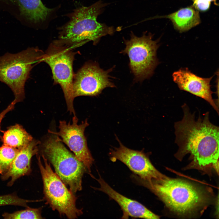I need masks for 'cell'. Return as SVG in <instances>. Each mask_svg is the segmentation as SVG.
Listing matches in <instances>:
<instances>
[{
    "instance_id": "19",
    "label": "cell",
    "mask_w": 219,
    "mask_h": 219,
    "mask_svg": "<svg viewBox=\"0 0 219 219\" xmlns=\"http://www.w3.org/2000/svg\"><path fill=\"white\" fill-rule=\"evenodd\" d=\"M41 210V208H33L29 207L12 213L5 212L2 216L5 219H42Z\"/></svg>"
},
{
    "instance_id": "14",
    "label": "cell",
    "mask_w": 219,
    "mask_h": 219,
    "mask_svg": "<svg viewBox=\"0 0 219 219\" xmlns=\"http://www.w3.org/2000/svg\"><path fill=\"white\" fill-rule=\"evenodd\" d=\"M40 144V141L33 139L26 145L19 150L8 171L1 176L2 180L10 178L8 186H12L18 179L31 172V159L33 156L38 153V146Z\"/></svg>"
},
{
    "instance_id": "20",
    "label": "cell",
    "mask_w": 219,
    "mask_h": 219,
    "mask_svg": "<svg viewBox=\"0 0 219 219\" xmlns=\"http://www.w3.org/2000/svg\"><path fill=\"white\" fill-rule=\"evenodd\" d=\"M34 200L24 199L19 197L15 193L0 196V206L12 205L29 207L27 204Z\"/></svg>"
},
{
    "instance_id": "5",
    "label": "cell",
    "mask_w": 219,
    "mask_h": 219,
    "mask_svg": "<svg viewBox=\"0 0 219 219\" xmlns=\"http://www.w3.org/2000/svg\"><path fill=\"white\" fill-rule=\"evenodd\" d=\"M41 146L42 155L51 163L56 173L69 189L74 193L81 190L83 176L87 172L83 163L65 148L55 135L49 137Z\"/></svg>"
},
{
    "instance_id": "1",
    "label": "cell",
    "mask_w": 219,
    "mask_h": 219,
    "mask_svg": "<svg viewBox=\"0 0 219 219\" xmlns=\"http://www.w3.org/2000/svg\"><path fill=\"white\" fill-rule=\"evenodd\" d=\"M182 108V119L174 124L175 141L179 147L176 156L181 158L190 154L197 168H213L218 173L219 127L210 121L209 112L196 120L186 104Z\"/></svg>"
},
{
    "instance_id": "9",
    "label": "cell",
    "mask_w": 219,
    "mask_h": 219,
    "mask_svg": "<svg viewBox=\"0 0 219 219\" xmlns=\"http://www.w3.org/2000/svg\"><path fill=\"white\" fill-rule=\"evenodd\" d=\"M72 121L71 124L70 122L67 123L65 120H60L58 132L50 130L48 132L61 137V141L66 144L75 157L83 163L90 174L94 161L84 135L85 129L89 125L88 120L86 119L81 124H78V119L75 115L73 117Z\"/></svg>"
},
{
    "instance_id": "6",
    "label": "cell",
    "mask_w": 219,
    "mask_h": 219,
    "mask_svg": "<svg viewBox=\"0 0 219 219\" xmlns=\"http://www.w3.org/2000/svg\"><path fill=\"white\" fill-rule=\"evenodd\" d=\"M73 49L56 40L49 45L40 62H44L50 66L54 83L60 85L63 91L68 111L75 116L73 90L74 76L73 64L75 54Z\"/></svg>"
},
{
    "instance_id": "2",
    "label": "cell",
    "mask_w": 219,
    "mask_h": 219,
    "mask_svg": "<svg viewBox=\"0 0 219 219\" xmlns=\"http://www.w3.org/2000/svg\"><path fill=\"white\" fill-rule=\"evenodd\" d=\"M109 4L99 0L89 6L75 9L69 15V21L61 29L57 40L73 48L90 41L95 45L102 37L113 34L116 30L113 27L97 20Z\"/></svg>"
},
{
    "instance_id": "21",
    "label": "cell",
    "mask_w": 219,
    "mask_h": 219,
    "mask_svg": "<svg viewBox=\"0 0 219 219\" xmlns=\"http://www.w3.org/2000/svg\"><path fill=\"white\" fill-rule=\"evenodd\" d=\"M210 3L207 0H194L193 6L197 10L205 11L209 8Z\"/></svg>"
},
{
    "instance_id": "4",
    "label": "cell",
    "mask_w": 219,
    "mask_h": 219,
    "mask_svg": "<svg viewBox=\"0 0 219 219\" xmlns=\"http://www.w3.org/2000/svg\"><path fill=\"white\" fill-rule=\"evenodd\" d=\"M44 53L36 47H31L0 56V81L11 89L16 103L24 99L25 83L34 64L40 62Z\"/></svg>"
},
{
    "instance_id": "17",
    "label": "cell",
    "mask_w": 219,
    "mask_h": 219,
    "mask_svg": "<svg viewBox=\"0 0 219 219\" xmlns=\"http://www.w3.org/2000/svg\"><path fill=\"white\" fill-rule=\"evenodd\" d=\"M33 139L21 125L16 124L3 132L2 140L3 144L20 150Z\"/></svg>"
},
{
    "instance_id": "3",
    "label": "cell",
    "mask_w": 219,
    "mask_h": 219,
    "mask_svg": "<svg viewBox=\"0 0 219 219\" xmlns=\"http://www.w3.org/2000/svg\"><path fill=\"white\" fill-rule=\"evenodd\" d=\"M137 181L152 191L173 212L186 214L194 212L207 203L204 192L195 186L181 180L164 176L150 182Z\"/></svg>"
},
{
    "instance_id": "13",
    "label": "cell",
    "mask_w": 219,
    "mask_h": 219,
    "mask_svg": "<svg viewBox=\"0 0 219 219\" xmlns=\"http://www.w3.org/2000/svg\"><path fill=\"white\" fill-rule=\"evenodd\" d=\"M99 177L96 180L100 185L98 188L94 189L101 191L115 200L121 207L123 212L122 218H127L129 217L145 219H158L159 217L139 202L123 196L112 188L103 179L99 173Z\"/></svg>"
},
{
    "instance_id": "16",
    "label": "cell",
    "mask_w": 219,
    "mask_h": 219,
    "mask_svg": "<svg viewBox=\"0 0 219 219\" xmlns=\"http://www.w3.org/2000/svg\"><path fill=\"white\" fill-rule=\"evenodd\" d=\"M165 17L171 20L175 29L180 32L188 31L200 22L199 12L193 6L181 9Z\"/></svg>"
},
{
    "instance_id": "10",
    "label": "cell",
    "mask_w": 219,
    "mask_h": 219,
    "mask_svg": "<svg viewBox=\"0 0 219 219\" xmlns=\"http://www.w3.org/2000/svg\"><path fill=\"white\" fill-rule=\"evenodd\" d=\"M112 70L113 68L104 70L94 63L85 64L74 75L73 84L74 98L97 96L106 88L115 87L109 74Z\"/></svg>"
},
{
    "instance_id": "22",
    "label": "cell",
    "mask_w": 219,
    "mask_h": 219,
    "mask_svg": "<svg viewBox=\"0 0 219 219\" xmlns=\"http://www.w3.org/2000/svg\"><path fill=\"white\" fill-rule=\"evenodd\" d=\"M16 104V103L13 101L5 109L0 113V126L1 121L6 114L14 108Z\"/></svg>"
},
{
    "instance_id": "23",
    "label": "cell",
    "mask_w": 219,
    "mask_h": 219,
    "mask_svg": "<svg viewBox=\"0 0 219 219\" xmlns=\"http://www.w3.org/2000/svg\"><path fill=\"white\" fill-rule=\"evenodd\" d=\"M210 2H211L212 1H214L215 0H207Z\"/></svg>"
},
{
    "instance_id": "8",
    "label": "cell",
    "mask_w": 219,
    "mask_h": 219,
    "mask_svg": "<svg viewBox=\"0 0 219 219\" xmlns=\"http://www.w3.org/2000/svg\"><path fill=\"white\" fill-rule=\"evenodd\" d=\"M147 33L138 37L131 31L130 40L123 38L126 47L121 53L128 55L129 67L136 81L150 77L158 63L156 56L158 42L152 40L151 33L147 35Z\"/></svg>"
},
{
    "instance_id": "18",
    "label": "cell",
    "mask_w": 219,
    "mask_h": 219,
    "mask_svg": "<svg viewBox=\"0 0 219 219\" xmlns=\"http://www.w3.org/2000/svg\"><path fill=\"white\" fill-rule=\"evenodd\" d=\"M19 150L4 144L0 147V174L1 175L5 174L8 171Z\"/></svg>"
},
{
    "instance_id": "11",
    "label": "cell",
    "mask_w": 219,
    "mask_h": 219,
    "mask_svg": "<svg viewBox=\"0 0 219 219\" xmlns=\"http://www.w3.org/2000/svg\"><path fill=\"white\" fill-rule=\"evenodd\" d=\"M118 141L119 147L112 149L109 153L112 161L117 160L121 161L139 179L146 182L164 176L154 167L144 152L129 148Z\"/></svg>"
},
{
    "instance_id": "7",
    "label": "cell",
    "mask_w": 219,
    "mask_h": 219,
    "mask_svg": "<svg viewBox=\"0 0 219 219\" xmlns=\"http://www.w3.org/2000/svg\"><path fill=\"white\" fill-rule=\"evenodd\" d=\"M38 164L43 183L44 198L53 210H57L61 215L69 219L77 218L82 213V209L76 206L77 197L57 175L53 171L47 159L42 155H36Z\"/></svg>"
},
{
    "instance_id": "15",
    "label": "cell",
    "mask_w": 219,
    "mask_h": 219,
    "mask_svg": "<svg viewBox=\"0 0 219 219\" xmlns=\"http://www.w3.org/2000/svg\"><path fill=\"white\" fill-rule=\"evenodd\" d=\"M16 7L20 14L27 21L35 23L43 21L52 9L48 8L41 0H0Z\"/></svg>"
},
{
    "instance_id": "12",
    "label": "cell",
    "mask_w": 219,
    "mask_h": 219,
    "mask_svg": "<svg viewBox=\"0 0 219 219\" xmlns=\"http://www.w3.org/2000/svg\"><path fill=\"white\" fill-rule=\"evenodd\" d=\"M173 81L181 90L188 92L207 102L218 114V106L213 98L210 82L213 76L203 78L197 76L187 68H181L172 74Z\"/></svg>"
}]
</instances>
